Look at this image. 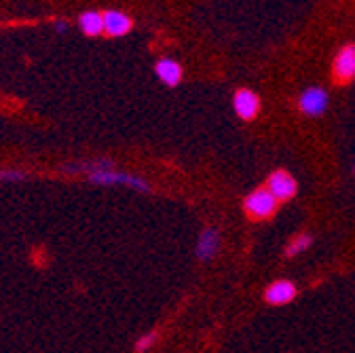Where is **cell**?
I'll list each match as a JSON object with an SVG mask.
<instances>
[{
    "instance_id": "obj_8",
    "label": "cell",
    "mask_w": 355,
    "mask_h": 353,
    "mask_svg": "<svg viewBox=\"0 0 355 353\" xmlns=\"http://www.w3.org/2000/svg\"><path fill=\"white\" fill-rule=\"evenodd\" d=\"M334 77L341 83L355 79V45H347L334 58Z\"/></svg>"
},
{
    "instance_id": "obj_3",
    "label": "cell",
    "mask_w": 355,
    "mask_h": 353,
    "mask_svg": "<svg viewBox=\"0 0 355 353\" xmlns=\"http://www.w3.org/2000/svg\"><path fill=\"white\" fill-rule=\"evenodd\" d=\"M267 188L277 201H290L298 193V182L286 169H275L267 178Z\"/></svg>"
},
{
    "instance_id": "obj_12",
    "label": "cell",
    "mask_w": 355,
    "mask_h": 353,
    "mask_svg": "<svg viewBox=\"0 0 355 353\" xmlns=\"http://www.w3.org/2000/svg\"><path fill=\"white\" fill-rule=\"evenodd\" d=\"M79 26H81L85 36H99L101 32H104V13L85 11L79 17Z\"/></svg>"
},
{
    "instance_id": "obj_13",
    "label": "cell",
    "mask_w": 355,
    "mask_h": 353,
    "mask_svg": "<svg viewBox=\"0 0 355 353\" xmlns=\"http://www.w3.org/2000/svg\"><path fill=\"white\" fill-rule=\"evenodd\" d=\"M311 245H313V237H311L309 233H300V235H296V237L288 243V247H286V256H288V258H294V256L302 254V252H307Z\"/></svg>"
},
{
    "instance_id": "obj_10",
    "label": "cell",
    "mask_w": 355,
    "mask_h": 353,
    "mask_svg": "<svg viewBox=\"0 0 355 353\" xmlns=\"http://www.w3.org/2000/svg\"><path fill=\"white\" fill-rule=\"evenodd\" d=\"M155 72H157V77L161 79V83L167 85V87H175L178 83L182 81V66L178 64L175 60H169V58L159 60L157 66H155Z\"/></svg>"
},
{
    "instance_id": "obj_16",
    "label": "cell",
    "mask_w": 355,
    "mask_h": 353,
    "mask_svg": "<svg viewBox=\"0 0 355 353\" xmlns=\"http://www.w3.org/2000/svg\"><path fill=\"white\" fill-rule=\"evenodd\" d=\"M56 30L58 32H66L68 30V23L66 21H56Z\"/></svg>"
},
{
    "instance_id": "obj_2",
    "label": "cell",
    "mask_w": 355,
    "mask_h": 353,
    "mask_svg": "<svg viewBox=\"0 0 355 353\" xmlns=\"http://www.w3.org/2000/svg\"><path fill=\"white\" fill-rule=\"evenodd\" d=\"M279 201L271 195V191L267 186L262 188H254L245 199H243V212L247 214V218L252 220H267L271 216H275Z\"/></svg>"
},
{
    "instance_id": "obj_7",
    "label": "cell",
    "mask_w": 355,
    "mask_h": 353,
    "mask_svg": "<svg viewBox=\"0 0 355 353\" xmlns=\"http://www.w3.org/2000/svg\"><path fill=\"white\" fill-rule=\"evenodd\" d=\"M233 108L243 121H252L260 112V97L249 89H239L233 95Z\"/></svg>"
},
{
    "instance_id": "obj_15",
    "label": "cell",
    "mask_w": 355,
    "mask_h": 353,
    "mask_svg": "<svg viewBox=\"0 0 355 353\" xmlns=\"http://www.w3.org/2000/svg\"><path fill=\"white\" fill-rule=\"evenodd\" d=\"M28 180V173L19 169H0V182H23Z\"/></svg>"
},
{
    "instance_id": "obj_11",
    "label": "cell",
    "mask_w": 355,
    "mask_h": 353,
    "mask_svg": "<svg viewBox=\"0 0 355 353\" xmlns=\"http://www.w3.org/2000/svg\"><path fill=\"white\" fill-rule=\"evenodd\" d=\"M114 167V161L110 159H91V161H72V163H66L62 167L64 173L68 175H81V173H93L97 169H110Z\"/></svg>"
},
{
    "instance_id": "obj_14",
    "label": "cell",
    "mask_w": 355,
    "mask_h": 353,
    "mask_svg": "<svg viewBox=\"0 0 355 353\" xmlns=\"http://www.w3.org/2000/svg\"><path fill=\"white\" fill-rule=\"evenodd\" d=\"M159 341V332H146V334H142L138 341H136V345H134V349L138 351V353H146L148 349H152V345H155Z\"/></svg>"
},
{
    "instance_id": "obj_1",
    "label": "cell",
    "mask_w": 355,
    "mask_h": 353,
    "mask_svg": "<svg viewBox=\"0 0 355 353\" xmlns=\"http://www.w3.org/2000/svg\"><path fill=\"white\" fill-rule=\"evenodd\" d=\"M87 178L95 186H125V188H132V191H138V193H150V184H148V180L142 178V175L119 171L114 167L97 169V171L89 173Z\"/></svg>"
},
{
    "instance_id": "obj_9",
    "label": "cell",
    "mask_w": 355,
    "mask_h": 353,
    "mask_svg": "<svg viewBox=\"0 0 355 353\" xmlns=\"http://www.w3.org/2000/svg\"><path fill=\"white\" fill-rule=\"evenodd\" d=\"M134 21L123 11H106L104 13V34L108 36H125L132 32Z\"/></svg>"
},
{
    "instance_id": "obj_6",
    "label": "cell",
    "mask_w": 355,
    "mask_h": 353,
    "mask_svg": "<svg viewBox=\"0 0 355 353\" xmlns=\"http://www.w3.org/2000/svg\"><path fill=\"white\" fill-rule=\"evenodd\" d=\"M218 249H220V233L216 229H212V226L203 229L197 237V247H195L197 258L201 263H210L216 258Z\"/></svg>"
},
{
    "instance_id": "obj_4",
    "label": "cell",
    "mask_w": 355,
    "mask_h": 353,
    "mask_svg": "<svg viewBox=\"0 0 355 353\" xmlns=\"http://www.w3.org/2000/svg\"><path fill=\"white\" fill-rule=\"evenodd\" d=\"M298 108L307 117H319L328 110V93L321 87L304 89L298 97Z\"/></svg>"
},
{
    "instance_id": "obj_5",
    "label": "cell",
    "mask_w": 355,
    "mask_h": 353,
    "mask_svg": "<svg viewBox=\"0 0 355 353\" xmlns=\"http://www.w3.org/2000/svg\"><path fill=\"white\" fill-rule=\"evenodd\" d=\"M296 296H298V290H296L294 282H290V280H277L265 290V300L271 307L290 305Z\"/></svg>"
}]
</instances>
